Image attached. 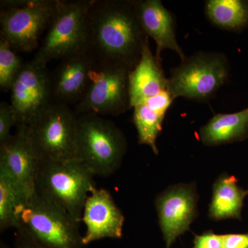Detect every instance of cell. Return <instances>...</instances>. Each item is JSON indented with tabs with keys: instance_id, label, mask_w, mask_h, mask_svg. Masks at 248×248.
Returning <instances> with one entry per match:
<instances>
[{
	"instance_id": "24",
	"label": "cell",
	"mask_w": 248,
	"mask_h": 248,
	"mask_svg": "<svg viewBox=\"0 0 248 248\" xmlns=\"http://www.w3.org/2000/svg\"><path fill=\"white\" fill-rule=\"evenodd\" d=\"M192 248H223V234H217L212 231L196 235Z\"/></svg>"
},
{
	"instance_id": "20",
	"label": "cell",
	"mask_w": 248,
	"mask_h": 248,
	"mask_svg": "<svg viewBox=\"0 0 248 248\" xmlns=\"http://www.w3.org/2000/svg\"><path fill=\"white\" fill-rule=\"evenodd\" d=\"M31 197L8 176L0 172L1 231L10 228H16L17 212Z\"/></svg>"
},
{
	"instance_id": "10",
	"label": "cell",
	"mask_w": 248,
	"mask_h": 248,
	"mask_svg": "<svg viewBox=\"0 0 248 248\" xmlns=\"http://www.w3.org/2000/svg\"><path fill=\"white\" fill-rule=\"evenodd\" d=\"M10 91L17 126H28L53 102L50 72L46 65L33 60L24 63Z\"/></svg>"
},
{
	"instance_id": "22",
	"label": "cell",
	"mask_w": 248,
	"mask_h": 248,
	"mask_svg": "<svg viewBox=\"0 0 248 248\" xmlns=\"http://www.w3.org/2000/svg\"><path fill=\"white\" fill-rule=\"evenodd\" d=\"M22 59L11 45L0 37V89L10 91L15 78L22 68Z\"/></svg>"
},
{
	"instance_id": "23",
	"label": "cell",
	"mask_w": 248,
	"mask_h": 248,
	"mask_svg": "<svg viewBox=\"0 0 248 248\" xmlns=\"http://www.w3.org/2000/svg\"><path fill=\"white\" fill-rule=\"evenodd\" d=\"M17 124V117L11 104L0 103V146L11 139V129Z\"/></svg>"
},
{
	"instance_id": "8",
	"label": "cell",
	"mask_w": 248,
	"mask_h": 248,
	"mask_svg": "<svg viewBox=\"0 0 248 248\" xmlns=\"http://www.w3.org/2000/svg\"><path fill=\"white\" fill-rule=\"evenodd\" d=\"M91 0L60 1L34 61L48 64L86 51V21Z\"/></svg>"
},
{
	"instance_id": "4",
	"label": "cell",
	"mask_w": 248,
	"mask_h": 248,
	"mask_svg": "<svg viewBox=\"0 0 248 248\" xmlns=\"http://www.w3.org/2000/svg\"><path fill=\"white\" fill-rule=\"evenodd\" d=\"M79 223L35 192L17 212L15 228L50 248H81L84 245Z\"/></svg>"
},
{
	"instance_id": "16",
	"label": "cell",
	"mask_w": 248,
	"mask_h": 248,
	"mask_svg": "<svg viewBox=\"0 0 248 248\" xmlns=\"http://www.w3.org/2000/svg\"><path fill=\"white\" fill-rule=\"evenodd\" d=\"M166 91H170L169 78L165 75L161 62L152 52L148 37L140 62L129 74L131 108Z\"/></svg>"
},
{
	"instance_id": "17",
	"label": "cell",
	"mask_w": 248,
	"mask_h": 248,
	"mask_svg": "<svg viewBox=\"0 0 248 248\" xmlns=\"http://www.w3.org/2000/svg\"><path fill=\"white\" fill-rule=\"evenodd\" d=\"M199 138L204 146H217L248 138V108L234 113H218L200 128Z\"/></svg>"
},
{
	"instance_id": "25",
	"label": "cell",
	"mask_w": 248,
	"mask_h": 248,
	"mask_svg": "<svg viewBox=\"0 0 248 248\" xmlns=\"http://www.w3.org/2000/svg\"><path fill=\"white\" fill-rule=\"evenodd\" d=\"M223 248H248V233L223 234Z\"/></svg>"
},
{
	"instance_id": "19",
	"label": "cell",
	"mask_w": 248,
	"mask_h": 248,
	"mask_svg": "<svg viewBox=\"0 0 248 248\" xmlns=\"http://www.w3.org/2000/svg\"><path fill=\"white\" fill-rule=\"evenodd\" d=\"M205 13L212 24L223 30L236 32L248 28V1L208 0Z\"/></svg>"
},
{
	"instance_id": "6",
	"label": "cell",
	"mask_w": 248,
	"mask_h": 248,
	"mask_svg": "<svg viewBox=\"0 0 248 248\" xmlns=\"http://www.w3.org/2000/svg\"><path fill=\"white\" fill-rule=\"evenodd\" d=\"M57 4L58 0H1L0 37L16 52L38 50L41 36L48 30Z\"/></svg>"
},
{
	"instance_id": "26",
	"label": "cell",
	"mask_w": 248,
	"mask_h": 248,
	"mask_svg": "<svg viewBox=\"0 0 248 248\" xmlns=\"http://www.w3.org/2000/svg\"><path fill=\"white\" fill-rule=\"evenodd\" d=\"M15 248H50L40 244L27 233L17 230Z\"/></svg>"
},
{
	"instance_id": "13",
	"label": "cell",
	"mask_w": 248,
	"mask_h": 248,
	"mask_svg": "<svg viewBox=\"0 0 248 248\" xmlns=\"http://www.w3.org/2000/svg\"><path fill=\"white\" fill-rule=\"evenodd\" d=\"M81 221L86 227L84 246L107 238L120 239L125 217L105 189L94 187L85 203Z\"/></svg>"
},
{
	"instance_id": "5",
	"label": "cell",
	"mask_w": 248,
	"mask_h": 248,
	"mask_svg": "<svg viewBox=\"0 0 248 248\" xmlns=\"http://www.w3.org/2000/svg\"><path fill=\"white\" fill-rule=\"evenodd\" d=\"M229 76L230 63L225 54L197 52L172 68L169 91L174 99L208 102L226 84Z\"/></svg>"
},
{
	"instance_id": "2",
	"label": "cell",
	"mask_w": 248,
	"mask_h": 248,
	"mask_svg": "<svg viewBox=\"0 0 248 248\" xmlns=\"http://www.w3.org/2000/svg\"><path fill=\"white\" fill-rule=\"evenodd\" d=\"M94 176L78 159L41 162L35 192L80 222L86 201L95 187Z\"/></svg>"
},
{
	"instance_id": "7",
	"label": "cell",
	"mask_w": 248,
	"mask_h": 248,
	"mask_svg": "<svg viewBox=\"0 0 248 248\" xmlns=\"http://www.w3.org/2000/svg\"><path fill=\"white\" fill-rule=\"evenodd\" d=\"M78 122L69 106L53 102L26 126L41 162L77 159Z\"/></svg>"
},
{
	"instance_id": "3",
	"label": "cell",
	"mask_w": 248,
	"mask_h": 248,
	"mask_svg": "<svg viewBox=\"0 0 248 248\" xmlns=\"http://www.w3.org/2000/svg\"><path fill=\"white\" fill-rule=\"evenodd\" d=\"M126 149L125 136L112 122L94 114L78 116L77 159L94 175L108 177L115 172Z\"/></svg>"
},
{
	"instance_id": "11",
	"label": "cell",
	"mask_w": 248,
	"mask_h": 248,
	"mask_svg": "<svg viewBox=\"0 0 248 248\" xmlns=\"http://www.w3.org/2000/svg\"><path fill=\"white\" fill-rule=\"evenodd\" d=\"M198 199L195 184L170 186L156 197L155 207L166 248L190 231L198 216Z\"/></svg>"
},
{
	"instance_id": "1",
	"label": "cell",
	"mask_w": 248,
	"mask_h": 248,
	"mask_svg": "<svg viewBox=\"0 0 248 248\" xmlns=\"http://www.w3.org/2000/svg\"><path fill=\"white\" fill-rule=\"evenodd\" d=\"M148 36L134 1L91 0L86 21V50L98 63L133 70Z\"/></svg>"
},
{
	"instance_id": "21",
	"label": "cell",
	"mask_w": 248,
	"mask_h": 248,
	"mask_svg": "<svg viewBox=\"0 0 248 248\" xmlns=\"http://www.w3.org/2000/svg\"><path fill=\"white\" fill-rule=\"evenodd\" d=\"M133 109V120L138 131L139 143L151 147L155 154H159L156 140L162 130L166 114L153 110L143 103Z\"/></svg>"
},
{
	"instance_id": "15",
	"label": "cell",
	"mask_w": 248,
	"mask_h": 248,
	"mask_svg": "<svg viewBox=\"0 0 248 248\" xmlns=\"http://www.w3.org/2000/svg\"><path fill=\"white\" fill-rule=\"evenodd\" d=\"M134 3L145 34L156 44V59L161 62V53L169 49L184 60L186 56L178 43L174 14L160 0H138Z\"/></svg>"
},
{
	"instance_id": "18",
	"label": "cell",
	"mask_w": 248,
	"mask_h": 248,
	"mask_svg": "<svg viewBox=\"0 0 248 248\" xmlns=\"http://www.w3.org/2000/svg\"><path fill=\"white\" fill-rule=\"evenodd\" d=\"M247 194V191L238 185L236 177L222 174L214 184L209 218L214 221L241 219L244 198Z\"/></svg>"
},
{
	"instance_id": "12",
	"label": "cell",
	"mask_w": 248,
	"mask_h": 248,
	"mask_svg": "<svg viewBox=\"0 0 248 248\" xmlns=\"http://www.w3.org/2000/svg\"><path fill=\"white\" fill-rule=\"evenodd\" d=\"M41 160L28 136L26 126L0 146V172L4 173L28 195L35 193V184Z\"/></svg>"
},
{
	"instance_id": "27",
	"label": "cell",
	"mask_w": 248,
	"mask_h": 248,
	"mask_svg": "<svg viewBox=\"0 0 248 248\" xmlns=\"http://www.w3.org/2000/svg\"><path fill=\"white\" fill-rule=\"evenodd\" d=\"M248 193V190H247Z\"/></svg>"
},
{
	"instance_id": "14",
	"label": "cell",
	"mask_w": 248,
	"mask_h": 248,
	"mask_svg": "<svg viewBox=\"0 0 248 248\" xmlns=\"http://www.w3.org/2000/svg\"><path fill=\"white\" fill-rule=\"evenodd\" d=\"M95 60L87 51L68 57L50 73L53 102L76 106L83 99L91 83Z\"/></svg>"
},
{
	"instance_id": "9",
	"label": "cell",
	"mask_w": 248,
	"mask_h": 248,
	"mask_svg": "<svg viewBox=\"0 0 248 248\" xmlns=\"http://www.w3.org/2000/svg\"><path fill=\"white\" fill-rule=\"evenodd\" d=\"M126 67L95 62L91 83L83 99L74 107L77 115H121L131 108Z\"/></svg>"
}]
</instances>
